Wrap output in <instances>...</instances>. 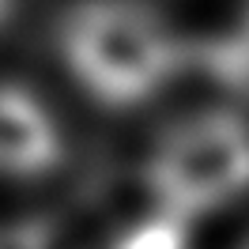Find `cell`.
Segmentation results:
<instances>
[{
  "label": "cell",
  "mask_w": 249,
  "mask_h": 249,
  "mask_svg": "<svg viewBox=\"0 0 249 249\" xmlns=\"http://www.w3.org/2000/svg\"><path fill=\"white\" fill-rule=\"evenodd\" d=\"M12 12H16V0H0V31H4V23L12 19Z\"/></svg>",
  "instance_id": "cell-7"
},
{
  "label": "cell",
  "mask_w": 249,
  "mask_h": 249,
  "mask_svg": "<svg viewBox=\"0 0 249 249\" xmlns=\"http://www.w3.org/2000/svg\"><path fill=\"white\" fill-rule=\"evenodd\" d=\"M234 249H249V234H246V238H242V242H238Z\"/></svg>",
  "instance_id": "cell-8"
},
{
  "label": "cell",
  "mask_w": 249,
  "mask_h": 249,
  "mask_svg": "<svg viewBox=\"0 0 249 249\" xmlns=\"http://www.w3.org/2000/svg\"><path fill=\"white\" fill-rule=\"evenodd\" d=\"M64 162V136L53 109L16 79H0V178L42 181Z\"/></svg>",
  "instance_id": "cell-3"
},
{
  "label": "cell",
  "mask_w": 249,
  "mask_h": 249,
  "mask_svg": "<svg viewBox=\"0 0 249 249\" xmlns=\"http://www.w3.org/2000/svg\"><path fill=\"white\" fill-rule=\"evenodd\" d=\"M102 249H189V223L147 208L140 219L124 223Z\"/></svg>",
  "instance_id": "cell-5"
},
{
  "label": "cell",
  "mask_w": 249,
  "mask_h": 249,
  "mask_svg": "<svg viewBox=\"0 0 249 249\" xmlns=\"http://www.w3.org/2000/svg\"><path fill=\"white\" fill-rule=\"evenodd\" d=\"M0 249H57V223L46 215L0 223Z\"/></svg>",
  "instance_id": "cell-6"
},
{
  "label": "cell",
  "mask_w": 249,
  "mask_h": 249,
  "mask_svg": "<svg viewBox=\"0 0 249 249\" xmlns=\"http://www.w3.org/2000/svg\"><path fill=\"white\" fill-rule=\"evenodd\" d=\"M53 49L87 102L128 113L189 72V42L143 0H72L53 23Z\"/></svg>",
  "instance_id": "cell-1"
},
{
  "label": "cell",
  "mask_w": 249,
  "mask_h": 249,
  "mask_svg": "<svg viewBox=\"0 0 249 249\" xmlns=\"http://www.w3.org/2000/svg\"><path fill=\"white\" fill-rule=\"evenodd\" d=\"M189 68L215 83L227 98L249 102V19L242 16V23L231 31L189 42Z\"/></svg>",
  "instance_id": "cell-4"
},
{
  "label": "cell",
  "mask_w": 249,
  "mask_h": 249,
  "mask_svg": "<svg viewBox=\"0 0 249 249\" xmlns=\"http://www.w3.org/2000/svg\"><path fill=\"white\" fill-rule=\"evenodd\" d=\"M246 19H249V0H246Z\"/></svg>",
  "instance_id": "cell-9"
},
{
  "label": "cell",
  "mask_w": 249,
  "mask_h": 249,
  "mask_svg": "<svg viewBox=\"0 0 249 249\" xmlns=\"http://www.w3.org/2000/svg\"><path fill=\"white\" fill-rule=\"evenodd\" d=\"M155 212L196 223L249 196V117L234 106L193 109L170 121L140 166Z\"/></svg>",
  "instance_id": "cell-2"
}]
</instances>
